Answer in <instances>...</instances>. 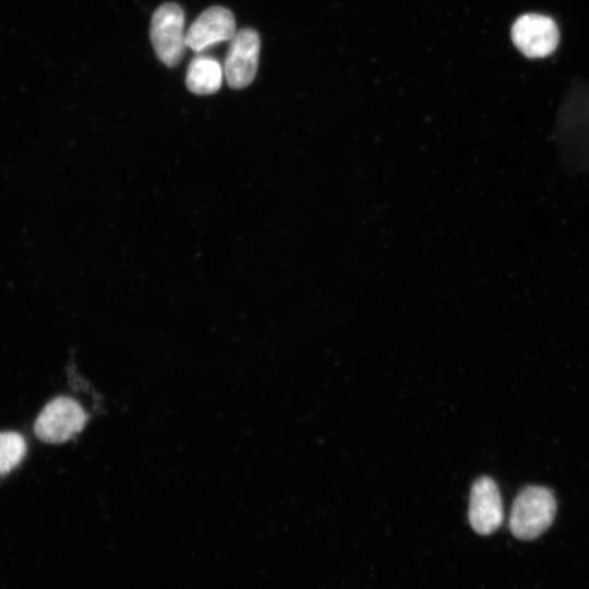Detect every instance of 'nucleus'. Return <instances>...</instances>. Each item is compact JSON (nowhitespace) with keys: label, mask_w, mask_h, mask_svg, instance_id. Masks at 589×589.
<instances>
[{"label":"nucleus","mask_w":589,"mask_h":589,"mask_svg":"<svg viewBox=\"0 0 589 589\" xmlns=\"http://www.w3.org/2000/svg\"><path fill=\"white\" fill-rule=\"evenodd\" d=\"M555 512L556 502L549 489L527 486L514 501L509 517L510 532L521 540L534 539L550 527Z\"/></svg>","instance_id":"f257e3e1"},{"label":"nucleus","mask_w":589,"mask_h":589,"mask_svg":"<svg viewBox=\"0 0 589 589\" xmlns=\"http://www.w3.org/2000/svg\"><path fill=\"white\" fill-rule=\"evenodd\" d=\"M88 414L82 405L69 396L49 400L34 421V433L44 443L62 444L82 432Z\"/></svg>","instance_id":"f03ea898"},{"label":"nucleus","mask_w":589,"mask_h":589,"mask_svg":"<svg viewBox=\"0 0 589 589\" xmlns=\"http://www.w3.org/2000/svg\"><path fill=\"white\" fill-rule=\"evenodd\" d=\"M149 36L158 59L169 68L176 67L187 48L182 8L175 2L159 5L152 16Z\"/></svg>","instance_id":"7ed1b4c3"},{"label":"nucleus","mask_w":589,"mask_h":589,"mask_svg":"<svg viewBox=\"0 0 589 589\" xmlns=\"http://www.w3.org/2000/svg\"><path fill=\"white\" fill-rule=\"evenodd\" d=\"M260 46V36L255 29L245 27L236 32L224 64L230 87L239 89L252 83L257 71Z\"/></svg>","instance_id":"20e7f679"},{"label":"nucleus","mask_w":589,"mask_h":589,"mask_svg":"<svg viewBox=\"0 0 589 589\" xmlns=\"http://www.w3.org/2000/svg\"><path fill=\"white\" fill-rule=\"evenodd\" d=\"M558 37L555 22L541 14L521 15L512 27L514 44L529 58H541L553 52L557 46Z\"/></svg>","instance_id":"39448f33"},{"label":"nucleus","mask_w":589,"mask_h":589,"mask_svg":"<svg viewBox=\"0 0 589 589\" xmlns=\"http://www.w3.org/2000/svg\"><path fill=\"white\" fill-rule=\"evenodd\" d=\"M469 522L479 534L494 532L503 520V506L496 483L489 477L477 479L470 491Z\"/></svg>","instance_id":"423d86ee"},{"label":"nucleus","mask_w":589,"mask_h":589,"mask_svg":"<svg viewBox=\"0 0 589 589\" xmlns=\"http://www.w3.org/2000/svg\"><path fill=\"white\" fill-rule=\"evenodd\" d=\"M236 20L227 8L215 5L203 11L185 34L187 47L200 52L224 40H231L236 34Z\"/></svg>","instance_id":"0eeeda50"},{"label":"nucleus","mask_w":589,"mask_h":589,"mask_svg":"<svg viewBox=\"0 0 589 589\" xmlns=\"http://www.w3.org/2000/svg\"><path fill=\"white\" fill-rule=\"evenodd\" d=\"M223 83V68L209 56H196L188 67L185 84L190 92L197 95L216 93Z\"/></svg>","instance_id":"6e6552de"},{"label":"nucleus","mask_w":589,"mask_h":589,"mask_svg":"<svg viewBox=\"0 0 589 589\" xmlns=\"http://www.w3.org/2000/svg\"><path fill=\"white\" fill-rule=\"evenodd\" d=\"M27 454L25 437L17 431L0 432V478L21 465Z\"/></svg>","instance_id":"1a4fd4ad"}]
</instances>
